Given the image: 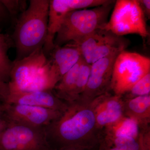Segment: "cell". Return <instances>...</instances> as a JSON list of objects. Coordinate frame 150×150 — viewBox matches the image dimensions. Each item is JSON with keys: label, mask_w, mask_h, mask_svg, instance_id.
I'll return each mask as SVG.
<instances>
[{"label": "cell", "mask_w": 150, "mask_h": 150, "mask_svg": "<svg viewBox=\"0 0 150 150\" xmlns=\"http://www.w3.org/2000/svg\"><path fill=\"white\" fill-rule=\"evenodd\" d=\"M8 124V121L3 115L0 117V135L4 131Z\"/></svg>", "instance_id": "obj_26"}, {"label": "cell", "mask_w": 150, "mask_h": 150, "mask_svg": "<svg viewBox=\"0 0 150 150\" xmlns=\"http://www.w3.org/2000/svg\"><path fill=\"white\" fill-rule=\"evenodd\" d=\"M91 68V64H88L82 57L75 90L76 100L79 99L86 88L90 74Z\"/></svg>", "instance_id": "obj_21"}, {"label": "cell", "mask_w": 150, "mask_h": 150, "mask_svg": "<svg viewBox=\"0 0 150 150\" xmlns=\"http://www.w3.org/2000/svg\"><path fill=\"white\" fill-rule=\"evenodd\" d=\"M9 15L2 0H0V22L4 21L7 18Z\"/></svg>", "instance_id": "obj_24"}, {"label": "cell", "mask_w": 150, "mask_h": 150, "mask_svg": "<svg viewBox=\"0 0 150 150\" xmlns=\"http://www.w3.org/2000/svg\"><path fill=\"white\" fill-rule=\"evenodd\" d=\"M44 129L52 150L91 149L98 147L102 139L92 101L78 100L68 103L67 109Z\"/></svg>", "instance_id": "obj_1"}, {"label": "cell", "mask_w": 150, "mask_h": 150, "mask_svg": "<svg viewBox=\"0 0 150 150\" xmlns=\"http://www.w3.org/2000/svg\"><path fill=\"white\" fill-rule=\"evenodd\" d=\"M8 92V86L0 84V101L4 103L5 102Z\"/></svg>", "instance_id": "obj_25"}, {"label": "cell", "mask_w": 150, "mask_h": 150, "mask_svg": "<svg viewBox=\"0 0 150 150\" xmlns=\"http://www.w3.org/2000/svg\"><path fill=\"white\" fill-rule=\"evenodd\" d=\"M5 103L0 102V117L3 115Z\"/></svg>", "instance_id": "obj_27"}, {"label": "cell", "mask_w": 150, "mask_h": 150, "mask_svg": "<svg viewBox=\"0 0 150 150\" xmlns=\"http://www.w3.org/2000/svg\"><path fill=\"white\" fill-rule=\"evenodd\" d=\"M115 1L92 9L70 12L62 23L54 39L55 46L69 43H78L98 29H103Z\"/></svg>", "instance_id": "obj_4"}, {"label": "cell", "mask_w": 150, "mask_h": 150, "mask_svg": "<svg viewBox=\"0 0 150 150\" xmlns=\"http://www.w3.org/2000/svg\"><path fill=\"white\" fill-rule=\"evenodd\" d=\"M120 52L112 53L91 64L87 84L83 92L78 100L83 102H91L100 96L111 92L113 65Z\"/></svg>", "instance_id": "obj_8"}, {"label": "cell", "mask_w": 150, "mask_h": 150, "mask_svg": "<svg viewBox=\"0 0 150 150\" xmlns=\"http://www.w3.org/2000/svg\"><path fill=\"white\" fill-rule=\"evenodd\" d=\"M44 128L8 122L0 135V150H50Z\"/></svg>", "instance_id": "obj_7"}, {"label": "cell", "mask_w": 150, "mask_h": 150, "mask_svg": "<svg viewBox=\"0 0 150 150\" xmlns=\"http://www.w3.org/2000/svg\"><path fill=\"white\" fill-rule=\"evenodd\" d=\"M5 103L30 105L63 112L68 103L59 99L52 91L9 92Z\"/></svg>", "instance_id": "obj_11"}, {"label": "cell", "mask_w": 150, "mask_h": 150, "mask_svg": "<svg viewBox=\"0 0 150 150\" xmlns=\"http://www.w3.org/2000/svg\"><path fill=\"white\" fill-rule=\"evenodd\" d=\"M149 95H150V73L138 81L122 97L123 99H127Z\"/></svg>", "instance_id": "obj_20"}, {"label": "cell", "mask_w": 150, "mask_h": 150, "mask_svg": "<svg viewBox=\"0 0 150 150\" xmlns=\"http://www.w3.org/2000/svg\"><path fill=\"white\" fill-rule=\"evenodd\" d=\"M13 45L12 38L0 31V84L8 86L13 65L9 58L8 51Z\"/></svg>", "instance_id": "obj_18"}, {"label": "cell", "mask_w": 150, "mask_h": 150, "mask_svg": "<svg viewBox=\"0 0 150 150\" xmlns=\"http://www.w3.org/2000/svg\"><path fill=\"white\" fill-rule=\"evenodd\" d=\"M112 14L103 29L119 36L137 34L149 35L146 17L138 0L115 1Z\"/></svg>", "instance_id": "obj_6"}, {"label": "cell", "mask_w": 150, "mask_h": 150, "mask_svg": "<svg viewBox=\"0 0 150 150\" xmlns=\"http://www.w3.org/2000/svg\"><path fill=\"white\" fill-rule=\"evenodd\" d=\"M129 41L122 36H118L108 31L104 38L94 51L91 58V64L98 60L115 52L125 50Z\"/></svg>", "instance_id": "obj_17"}, {"label": "cell", "mask_w": 150, "mask_h": 150, "mask_svg": "<svg viewBox=\"0 0 150 150\" xmlns=\"http://www.w3.org/2000/svg\"><path fill=\"white\" fill-rule=\"evenodd\" d=\"M98 147H97L94 148V149H88V150H98Z\"/></svg>", "instance_id": "obj_28"}, {"label": "cell", "mask_w": 150, "mask_h": 150, "mask_svg": "<svg viewBox=\"0 0 150 150\" xmlns=\"http://www.w3.org/2000/svg\"><path fill=\"white\" fill-rule=\"evenodd\" d=\"M62 112L37 106L5 103L3 115L9 123L45 128Z\"/></svg>", "instance_id": "obj_9"}, {"label": "cell", "mask_w": 150, "mask_h": 150, "mask_svg": "<svg viewBox=\"0 0 150 150\" xmlns=\"http://www.w3.org/2000/svg\"><path fill=\"white\" fill-rule=\"evenodd\" d=\"M82 57L74 67L63 76L53 89V93L67 103L76 100L75 90Z\"/></svg>", "instance_id": "obj_16"}, {"label": "cell", "mask_w": 150, "mask_h": 150, "mask_svg": "<svg viewBox=\"0 0 150 150\" xmlns=\"http://www.w3.org/2000/svg\"><path fill=\"white\" fill-rule=\"evenodd\" d=\"M49 55L61 79L82 57L78 46L72 43L64 46H55Z\"/></svg>", "instance_id": "obj_14"}, {"label": "cell", "mask_w": 150, "mask_h": 150, "mask_svg": "<svg viewBox=\"0 0 150 150\" xmlns=\"http://www.w3.org/2000/svg\"><path fill=\"white\" fill-rule=\"evenodd\" d=\"M48 0H30L27 8L16 22L12 40L16 48L15 61L43 47L48 30Z\"/></svg>", "instance_id": "obj_3"}, {"label": "cell", "mask_w": 150, "mask_h": 150, "mask_svg": "<svg viewBox=\"0 0 150 150\" xmlns=\"http://www.w3.org/2000/svg\"><path fill=\"white\" fill-rule=\"evenodd\" d=\"M98 150H150V131L137 136L103 134Z\"/></svg>", "instance_id": "obj_13"}, {"label": "cell", "mask_w": 150, "mask_h": 150, "mask_svg": "<svg viewBox=\"0 0 150 150\" xmlns=\"http://www.w3.org/2000/svg\"><path fill=\"white\" fill-rule=\"evenodd\" d=\"M149 73V58L135 52L121 51L113 65L111 92L122 96Z\"/></svg>", "instance_id": "obj_5"}, {"label": "cell", "mask_w": 150, "mask_h": 150, "mask_svg": "<svg viewBox=\"0 0 150 150\" xmlns=\"http://www.w3.org/2000/svg\"><path fill=\"white\" fill-rule=\"evenodd\" d=\"M61 79L58 70L41 47L13 62L9 92L52 91Z\"/></svg>", "instance_id": "obj_2"}, {"label": "cell", "mask_w": 150, "mask_h": 150, "mask_svg": "<svg viewBox=\"0 0 150 150\" xmlns=\"http://www.w3.org/2000/svg\"><path fill=\"white\" fill-rule=\"evenodd\" d=\"M145 17L149 19L150 18V0H138Z\"/></svg>", "instance_id": "obj_23"}, {"label": "cell", "mask_w": 150, "mask_h": 150, "mask_svg": "<svg viewBox=\"0 0 150 150\" xmlns=\"http://www.w3.org/2000/svg\"><path fill=\"white\" fill-rule=\"evenodd\" d=\"M2 1L7 10L9 16L14 17L18 14H21L25 9V1H15V0H2Z\"/></svg>", "instance_id": "obj_22"}, {"label": "cell", "mask_w": 150, "mask_h": 150, "mask_svg": "<svg viewBox=\"0 0 150 150\" xmlns=\"http://www.w3.org/2000/svg\"><path fill=\"white\" fill-rule=\"evenodd\" d=\"M108 30L104 29H98L79 43H72L78 46L82 56L88 64H91L92 55L96 48L104 38Z\"/></svg>", "instance_id": "obj_19"}, {"label": "cell", "mask_w": 150, "mask_h": 150, "mask_svg": "<svg viewBox=\"0 0 150 150\" xmlns=\"http://www.w3.org/2000/svg\"><path fill=\"white\" fill-rule=\"evenodd\" d=\"M123 100L124 115L143 126H150V95Z\"/></svg>", "instance_id": "obj_15"}, {"label": "cell", "mask_w": 150, "mask_h": 150, "mask_svg": "<svg viewBox=\"0 0 150 150\" xmlns=\"http://www.w3.org/2000/svg\"><path fill=\"white\" fill-rule=\"evenodd\" d=\"M78 10L77 0L49 1L47 34L43 48L46 56L54 49L55 37L67 15Z\"/></svg>", "instance_id": "obj_12"}, {"label": "cell", "mask_w": 150, "mask_h": 150, "mask_svg": "<svg viewBox=\"0 0 150 150\" xmlns=\"http://www.w3.org/2000/svg\"><path fill=\"white\" fill-rule=\"evenodd\" d=\"M92 102L97 127L102 132L124 115L121 96L108 92L97 98Z\"/></svg>", "instance_id": "obj_10"}]
</instances>
